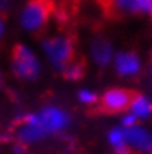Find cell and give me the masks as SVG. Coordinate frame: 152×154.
Instances as JSON below:
<instances>
[{
    "label": "cell",
    "mask_w": 152,
    "mask_h": 154,
    "mask_svg": "<svg viewBox=\"0 0 152 154\" xmlns=\"http://www.w3.org/2000/svg\"><path fill=\"white\" fill-rule=\"evenodd\" d=\"M136 120H137V117L133 114L127 116V117H124V120H123V126L124 128H132L136 125Z\"/></svg>",
    "instance_id": "4fadbf2b"
},
{
    "label": "cell",
    "mask_w": 152,
    "mask_h": 154,
    "mask_svg": "<svg viewBox=\"0 0 152 154\" xmlns=\"http://www.w3.org/2000/svg\"><path fill=\"white\" fill-rule=\"evenodd\" d=\"M84 71H86V65H84V61L83 59H74L62 73L64 76L70 80H78L84 76Z\"/></svg>",
    "instance_id": "8fae6325"
},
{
    "label": "cell",
    "mask_w": 152,
    "mask_h": 154,
    "mask_svg": "<svg viewBox=\"0 0 152 154\" xmlns=\"http://www.w3.org/2000/svg\"><path fill=\"white\" fill-rule=\"evenodd\" d=\"M65 154H77V153H74V151H70V153H65Z\"/></svg>",
    "instance_id": "2e32d148"
},
{
    "label": "cell",
    "mask_w": 152,
    "mask_h": 154,
    "mask_svg": "<svg viewBox=\"0 0 152 154\" xmlns=\"http://www.w3.org/2000/svg\"><path fill=\"white\" fill-rule=\"evenodd\" d=\"M12 64L15 74L25 80H34L38 76L40 67L36 57L30 49L22 45H16L12 51Z\"/></svg>",
    "instance_id": "277c9868"
},
{
    "label": "cell",
    "mask_w": 152,
    "mask_h": 154,
    "mask_svg": "<svg viewBox=\"0 0 152 154\" xmlns=\"http://www.w3.org/2000/svg\"><path fill=\"white\" fill-rule=\"evenodd\" d=\"M78 98H80V101L87 102V104H96L97 102V96L92 92H89V91H81L78 94Z\"/></svg>",
    "instance_id": "7c38bea8"
},
{
    "label": "cell",
    "mask_w": 152,
    "mask_h": 154,
    "mask_svg": "<svg viewBox=\"0 0 152 154\" xmlns=\"http://www.w3.org/2000/svg\"><path fill=\"white\" fill-rule=\"evenodd\" d=\"M137 92L132 89H111L105 92L100 99H97L95 111L99 114H115L130 110V105Z\"/></svg>",
    "instance_id": "3957f363"
},
{
    "label": "cell",
    "mask_w": 152,
    "mask_h": 154,
    "mask_svg": "<svg viewBox=\"0 0 152 154\" xmlns=\"http://www.w3.org/2000/svg\"><path fill=\"white\" fill-rule=\"evenodd\" d=\"M13 153H15V154H27V148H25L22 144H18V145H15Z\"/></svg>",
    "instance_id": "5bb4252c"
},
{
    "label": "cell",
    "mask_w": 152,
    "mask_h": 154,
    "mask_svg": "<svg viewBox=\"0 0 152 154\" xmlns=\"http://www.w3.org/2000/svg\"><path fill=\"white\" fill-rule=\"evenodd\" d=\"M1 30H3V25H1V22H0V34H1Z\"/></svg>",
    "instance_id": "9a60e30c"
},
{
    "label": "cell",
    "mask_w": 152,
    "mask_h": 154,
    "mask_svg": "<svg viewBox=\"0 0 152 154\" xmlns=\"http://www.w3.org/2000/svg\"><path fill=\"white\" fill-rule=\"evenodd\" d=\"M43 49L50 62L61 71H64L76 59V42L70 34H59L44 40Z\"/></svg>",
    "instance_id": "6da1fadb"
},
{
    "label": "cell",
    "mask_w": 152,
    "mask_h": 154,
    "mask_svg": "<svg viewBox=\"0 0 152 154\" xmlns=\"http://www.w3.org/2000/svg\"><path fill=\"white\" fill-rule=\"evenodd\" d=\"M53 12V0H28L21 15V24L28 31H41L47 25Z\"/></svg>",
    "instance_id": "7a4b0ae2"
},
{
    "label": "cell",
    "mask_w": 152,
    "mask_h": 154,
    "mask_svg": "<svg viewBox=\"0 0 152 154\" xmlns=\"http://www.w3.org/2000/svg\"><path fill=\"white\" fill-rule=\"evenodd\" d=\"M124 136L127 144L133 145L136 150L145 154H152V135L148 131L134 125L132 128H124Z\"/></svg>",
    "instance_id": "52a82bcc"
},
{
    "label": "cell",
    "mask_w": 152,
    "mask_h": 154,
    "mask_svg": "<svg viewBox=\"0 0 152 154\" xmlns=\"http://www.w3.org/2000/svg\"><path fill=\"white\" fill-rule=\"evenodd\" d=\"M115 70L120 76H136L140 71V61L133 52H123L115 58Z\"/></svg>",
    "instance_id": "ba28073f"
},
{
    "label": "cell",
    "mask_w": 152,
    "mask_h": 154,
    "mask_svg": "<svg viewBox=\"0 0 152 154\" xmlns=\"http://www.w3.org/2000/svg\"><path fill=\"white\" fill-rule=\"evenodd\" d=\"M102 6L108 14H149L152 17V0H105Z\"/></svg>",
    "instance_id": "8992f818"
},
{
    "label": "cell",
    "mask_w": 152,
    "mask_h": 154,
    "mask_svg": "<svg viewBox=\"0 0 152 154\" xmlns=\"http://www.w3.org/2000/svg\"><path fill=\"white\" fill-rule=\"evenodd\" d=\"M130 111L132 114L136 116L137 119H149L152 117V102L146 96L137 94L136 98L133 99L132 105H130Z\"/></svg>",
    "instance_id": "30bf717a"
},
{
    "label": "cell",
    "mask_w": 152,
    "mask_h": 154,
    "mask_svg": "<svg viewBox=\"0 0 152 154\" xmlns=\"http://www.w3.org/2000/svg\"><path fill=\"white\" fill-rule=\"evenodd\" d=\"M151 80H152V67H151Z\"/></svg>",
    "instance_id": "e0dca14e"
},
{
    "label": "cell",
    "mask_w": 152,
    "mask_h": 154,
    "mask_svg": "<svg viewBox=\"0 0 152 154\" xmlns=\"http://www.w3.org/2000/svg\"><path fill=\"white\" fill-rule=\"evenodd\" d=\"M92 55L99 65H106L111 59V55H112L111 45L103 38H96L92 45Z\"/></svg>",
    "instance_id": "9c48e42d"
},
{
    "label": "cell",
    "mask_w": 152,
    "mask_h": 154,
    "mask_svg": "<svg viewBox=\"0 0 152 154\" xmlns=\"http://www.w3.org/2000/svg\"><path fill=\"white\" fill-rule=\"evenodd\" d=\"M34 116V122L40 126V129L44 134H53V132H59L62 129H65L70 123V117L65 111L59 110L56 107H49L44 108L40 114H33Z\"/></svg>",
    "instance_id": "5b68a950"
}]
</instances>
